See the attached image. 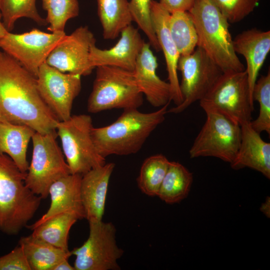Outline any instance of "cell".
<instances>
[{"mask_svg": "<svg viewBox=\"0 0 270 270\" xmlns=\"http://www.w3.org/2000/svg\"><path fill=\"white\" fill-rule=\"evenodd\" d=\"M82 175L69 174L54 182L48 190L51 202L47 212L40 218L26 227L32 230L50 218L66 212L76 213L81 219L85 218L80 187Z\"/></svg>", "mask_w": 270, "mask_h": 270, "instance_id": "obj_21", "label": "cell"}, {"mask_svg": "<svg viewBox=\"0 0 270 270\" xmlns=\"http://www.w3.org/2000/svg\"><path fill=\"white\" fill-rule=\"evenodd\" d=\"M43 8L46 11L48 29L51 32H64L67 22L78 16V0H42Z\"/></svg>", "mask_w": 270, "mask_h": 270, "instance_id": "obj_30", "label": "cell"}, {"mask_svg": "<svg viewBox=\"0 0 270 270\" xmlns=\"http://www.w3.org/2000/svg\"><path fill=\"white\" fill-rule=\"evenodd\" d=\"M168 27L180 56L192 54L197 46L198 36L188 11L178 10L170 13Z\"/></svg>", "mask_w": 270, "mask_h": 270, "instance_id": "obj_27", "label": "cell"}, {"mask_svg": "<svg viewBox=\"0 0 270 270\" xmlns=\"http://www.w3.org/2000/svg\"><path fill=\"white\" fill-rule=\"evenodd\" d=\"M81 76L62 72L44 63L36 78V87L43 101L59 121L72 116L73 102L82 88Z\"/></svg>", "mask_w": 270, "mask_h": 270, "instance_id": "obj_13", "label": "cell"}, {"mask_svg": "<svg viewBox=\"0 0 270 270\" xmlns=\"http://www.w3.org/2000/svg\"><path fill=\"white\" fill-rule=\"evenodd\" d=\"M80 216L73 212L56 214L36 226L32 230L33 236L57 248L68 250V237L72 226Z\"/></svg>", "mask_w": 270, "mask_h": 270, "instance_id": "obj_26", "label": "cell"}, {"mask_svg": "<svg viewBox=\"0 0 270 270\" xmlns=\"http://www.w3.org/2000/svg\"><path fill=\"white\" fill-rule=\"evenodd\" d=\"M152 0H130V12L133 21L147 36L149 43L156 51L160 50L152 24L150 4Z\"/></svg>", "mask_w": 270, "mask_h": 270, "instance_id": "obj_32", "label": "cell"}, {"mask_svg": "<svg viewBox=\"0 0 270 270\" xmlns=\"http://www.w3.org/2000/svg\"><path fill=\"white\" fill-rule=\"evenodd\" d=\"M26 174L10 156L0 153V231L8 235L26 227L42 200L26 185Z\"/></svg>", "mask_w": 270, "mask_h": 270, "instance_id": "obj_3", "label": "cell"}, {"mask_svg": "<svg viewBox=\"0 0 270 270\" xmlns=\"http://www.w3.org/2000/svg\"><path fill=\"white\" fill-rule=\"evenodd\" d=\"M96 68L87 110L97 113L114 108L138 109L143 104V94L132 72L118 67L100 66Z\"/></svg>", "mask_w": 270, "mask_h": 270, "instance_id": "obj_5", "label": "cell"}, {"mask_svg": "<svg viewBox=\"0 0 270 270\" xmlns=\"http://www.w3.org/2000/svg\"><path fill=\"white\" fill-rule=\"evenodd\" d=\"M205 112L206 120L190 149V158L212 156L231 163L240 146V126L219 112Z\"/></svg>", "mask_w": 270, "mask_h": 270, "instance_id": "obj_9", "label": "cell"}, {"mask_svg": "<svg viewBox=\"0 0 270 270\" xmlns=\"http://www.w3.org/2000/svg\"><path fill=\"white\" fill-rule=\"evenodd\" d=\"M96 38L87 26H80L66 35L54 47L46 63L62 72L80 76L90 74L95 68L90 62L92 46Z\"/></svg>", "mask_w": 270, "mask_h": 270, "instance_id": "obj_14", "label": "cell"}, {"mask_svg": "<svg viewBox=\"0 0 270 270\" xmlns=\"http://www.w3.org/2000/svg\"><path fill=\"white\" fill-rule=\"evenodd\" d=\"M89 235L83 244L71 252L76 256L75 270H118L124 254L116 240V228L111 222L90 220Z\"/></svg>", "mask_w": 270, "mask_h": 270, "instance_id": "obj_10", "label": "cell"}, {"mask_svg": "<svg viewBox=\"0 0 270 270\" xmlns=\"http://www.w3.org/2000/svg\"><path fill=\"white\" fill-rule=\"evenodd\" d=\"M170 14L160 2L152 0L150 4L152 24L160 50L163 52L164 56L168 83L171 88V100L177 106L182 102L178 76V64L180 54L168 27Z\"/></svg>", "mask_w": 270, "mask_h": 270, "instance_id": "obj_17", "label": "cell"}, {"mask_svg": "<svg viewBox=\"0 0 270 270\" xmlns=\"http://www.w3.org/2000/svg\"><path fill=\"white\" fill-rule=\"evenodd\" d=\"M56 132L47 134L35 132L32 140V160L26 172L25 184L42 199L48 196L51 184L70 174L64 156L56 138Z\"/></svg>", "mask_w": 270, "mask_h": 270, "instance_id": "obj_8", "label": "cell"}, {"mask_svg": "<svg viewBox=\"0 0 270 270\" xmlns=\"http://www.w3.org/2000/svg\"><path fill=\"white\" fill-rule=\"evenodd\" d=\"M229 22H238L252 12L260 0H210Z\"/></svg>", "mask_w": 270, "mask_h": 270, "instance_id": "obj_33", "label": "cell"}, {"mask_svg": "<svg viewBox=\"0 0 270 270\" xmlns=\"http://www.w3.org/2000/svg\"><path fill=\"white\" fill-rule=\"evenodd\" d=\"M120 38L113 47L102 50L93 45L90 62L96 68L100 66L118 67L132 72L138 58L145 44L138 30L130 24L120 32Z\"/></svg>", "mask_w": 270, "mask_h": 270, "instance_id": "obj_15", "label": "cell"}, {"mask_svg": "<svg viewBox=\"0 0 270 270\" xmlns=\"http://www.w3.org/2000/svg\"><path fill=\"white\" fill-rule=\"evenodd\" d=\"M7 32H8V31H7V30L4 28L2 22V14L0 8V40L6 34Z\"/></svg>", "mask_w": 270, "mask_h": 270, "instance_id": "obj_38", "label": "cell"}, {"mask_svg": "<svg viewBox=\"0 0 270 270\" xmlns=\"http://www.w3.org/2000/svg\"><path fill=\"white\" fill-rule=\"evenodd\" d=\"M114 167V163H106L82 175L80 198L88 221L102 220L109 182Z\"/></svg>", "mask_w": 270, "mask_h": 270, "instance_id": "obj_18", "label": "cell"}, {"mask_svg": "<svg viewBox=\"0 0 270 270\" xmlns=\"http://www.w3.org/2000/svg\"><path fill=\"white\" fill-rule=\"evenodd\" d=\"M35 132L24 125L0 121V153L10 156L23 172H26L29 166L27 150Z\"/></svg>", "mask_w": 270, "mask_h": 270, "instance_id": "obj_22", "label": "cell"}, {"mask_svg": "<svg viewBox=\"0 0 270 270\" xmlns=\"http://www.w3.org/2000/svg\"><path fill=\"white\" fill-rule=\"evenodd\" d=\"M197 32V46L202 48L222 70H245L234 52L229 22L210 0H194L188 10Z\"/></svg>", "mask_w": 270, "mask_h": 270, "instance_id": "obj_4", "label": "cell"}, {"mask_svg": "<svg viewBox=\"0 0 270 270\" xmlns=\"http://www.w3.org/2000/svg\"><path fill=\"white\" fill-rule=\"evenodd\" d=\"M194 0H160V2L170 12L176 11H188Z\"/></svg>", "mask_w": 270, "mask_h": 270, "instance_id": "obj_35", "label": "cell"}, {"mask_svg": "<svg viewBox=\"0 0 270 270\" xmlns=\"http://www.w3.org/2000/svg\"><path fill=\"white\" fill-rule=\"evenodd\" d=\"M260 210L263 212L267 217L270 216V197H267L266 201L262 204Z\"/></svg>", "mask_w": 270, "mask_h": 270, "instance_id": "obj_37", "label": "cell"}, {"mask_svg": "<svg viewBox=\"0 0 270 270\" xmlns=\"http://www.w3.org/2000/svg\"><path fill=\"white\" fill-rule=\"evenodd\" d=\"M192 182L188 170L180 163L170 162L157 196L168 204L178 203L188 196Z\"/></svg>", "mask_w": 270, "mask_h": 270, "instance_id": "obj_25", "label": "cell"}, {"mask_svg": "<svg viewBox=\"0 0 270 270\" xmlns=\"http://www.w3.org/2000/svg\"><path fill=\"white\" fill-rule=\"evenodd\" d=\"M52 270H75V269L74 266L70 264L68 259H66L58 263Z\"/></svg>", "mask_w": 270, "mask_h": 270, "instance_id": "obj_36", "label": "cell"}, {"mask_svg": "<svg viewBox=\"0 0 270 270\" xmlns=\"http://www.w3.org/2000/svg\"><path fill=\"white\" fill-rule=\"evenodd\" d=\"M156 58L145 42L132 71L136 84L142 93L153 106L161 108L169 104L172 92L170 84L162 80L156 74Z\"/></svg>", "mask_w": 270, "mask_h": 270, "instance_id": "obj_16", "label": "cell"}, {"mask_svg": "<svg viewBox=\"0 0 270 270\" xmlns=\"http://www.w3.org/2000/svg\"><path fill=\"white\" fill-rule=\"evenodd\" d=\"M30 270H52L62 260L72 256L71 252L57 248L32 234L20 238Z\"/></svg>", "mask_w": 270, "mask_h": 270, "instance_id": "obj_23", "label": "cell"}, {"mask_svg": "<svg viewBox=\"0 0 270 270\" xmlns=\"http://www.w3.org/2000/svg\"><path fill=\"white\" fill-rule=\"evenodd\" d=\"M236 53L242 55L246 61L251 99L258 72L270 51V31L252 28L244 30L233 39Z\"/></svg>", "mask_w": 270, "mask_h": 270, "instance_id": "obj_19", "label": "cell"}, {"mask_svg": "<svg viewBox=\"0 0 270 270\" xmlns=\"http://www.w3.org/2000/svg\"><path fill=\"white\" fill-rule=\"evenodd\" d=\"M241 127V139L238 152L231 168L235 170L248 168L262 173L270 178V144L261 138L250 122Z\"/></svg>", "mask_w": 270, "mask_h": 270, "instance_id": "obj_20", "label": "cell"}, {"mask_svg": "<svg viewBox=\"0 0 270 270\" xmlns=\"http://www.w3.org/2000/svg\"><path fill=\"white\" fill-rule=\"evenodd\" d=\"M178 70L182 74L180 88L182 102L180 105L168 110V113H180L194 102L200 100L223 73L198 46L188 55L180 56Z\"/></svg>", "mask_w": 270, "mask_h": 270, "instance_id": "obj_11", "label": "cell"}, {"mask_svg": "<svg viewBox=\"0 0 270 270\" xmlns=\"http://www.w3.org/2000/svg\"><path fill=\"white\" fill-rule=\"evenodd\" d=\"M199 102L204 112H219L240 126L250 122L254 102L246 70L223 72Z\"/></svg>", "mask_w": 270, "mask_h": 270, "instance_id": "obj_6", "label": "cell"}, {"mask_svg": "<svg viewBox=\"0 0 270 270\" xmlns=\"http://www.w3.org/2000/svg\"><path fill=\"white\" fill-rule=\"evenodd\" d=\"M98 14L106 40H114L133 22L128 0H96Z\"/></svg>", "mask_w": 270, "mask_h": 270, "instance_id": "obj_24", "label": "cell"}, {"mask_svg": "<svg viewBox=\"0 0 270 270\" xmlns=\"http://www.w3.org/2000/svg\"><path fill=\"white\" fill-rule=\"evenodd\" d=\"M93 127L91 116L85 114L72 115L56 125L57 136L72 174L83 175L106 163V158L98 154L93 142L91 136Z\"/></svg>", "mask_w": 270, "mask_h": 270, "instance_id": "obj_7", "label": "cell"}, {"mask_svg": "<svg viewBox=\"0 0 270 270\" xmlns=\"http://www.w3.org/2000/svg\"><path fill=\"white\" fill-rule=\"evenodd\" d=\"M170 162L162 154L150 156L144 160L137 178L142 192L150 196H157Z\"/></svg>", "mask_w": 270, "mask_h": 270, "instance_id": "obj_28", "label": "cell"}, {"mask_svg": "<svg viewBox=\"0 0 270 270\" xmlns=\"http://www.w3.org/2000/svg\"><path fill=\"white\" fill-rule=\"evenodd\" d=\"M66 35L64 32L48 33L36 28L22 34L8 32L0 40V50L36 78L40 66Z\"/></svg>", "mask_w": 270, "mask_h": 270, "instance_id": "obj_12", "label": "cell"}, {"mask_svg": "<svg viewBox=\"0 0 270 270\" xmlns=\"http://www.w3.org/2000/svg\"><path fill=\"white\" fill-rule=\"evenodd\" d=\"M0 121L24 125L41 134L56 131L59 122L40 97L36 78L1 51Z\"/></svg>", "mask_w": 270, "mask_h": 270, "instance_id": "obj_1", "label": "cell"}, {"mask_svg": "<svg viewBox=\"0 0 270 270\" xmlns=\"http://www.w3.org/2000/svg\"><path fill=\"white\" fill-rule=\"evenodd\" d=\"M169 104L154 112L144 113L138 109L124 110L110 125L93 127L91 136L98 154L128 156L138 152L152 132L165 120Z\"/></svg>", "mask_w": 270, "mask_h": 270, "instance_id": "obj_2", "label": "cell"}, {"mask_svg": "<svg viewBox=\"0 0 270 270\" xmlns=\"http://www.w3.org/2000/svg\"><path fill=\"white\" fill-rule=\"evenodd\" d=\"M36 0H0V8L3 24L10 32L16 22L22 18L32 20L40 26H46V20L38 14Z\"/></svg>", "mask_w": 270, "mask_h": 270, "instance_id": "obj_29", "label": "cell"}, {"mask_svg": "<svg viewBox=\"0 0 270 270\" xmlns=\"http://www.w3.org/2000/svg\"><path fill=\"white\" fill-rule=\"evenodd\" d=\"M0 270H30L21 246L0 257Z\"/></svg>", "mask_w": 270, "mask_h": 270, "instance_id": "obj_34", "label": "cell"}, {"mask_svg": "<svg viewBox=\"0 0 270 270\" xmlns=\"http://www.w3.org/2000/svg\"><path fill=\"white\" fill-rule=\"evenodd\" d=\"M252 98L259 104V112L256 120H251L252 127L260 134H270V71L256 80L254 86Z\"/></svg>", "mask_w": 270, "mask_h": 270, "instance_id": "obj_31", "label": "cell"}]
</instances>
